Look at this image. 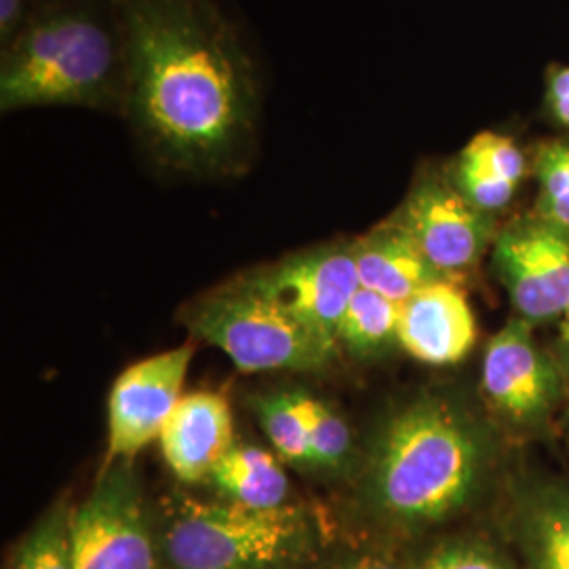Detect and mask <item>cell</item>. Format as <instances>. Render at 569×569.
<instances>
[{
	"label": "cell",
	"mask_w": 569,
	"mask_h": 569,
	"mask_svg": "<svg viewBox=\"0 0 569 569\" xmlns=\"http://www.w3.org/2000/svg\"><path fill=\"white\" fill-rule=\"evenodd\" d=\"M549 103L555 119L569 127V68L552 74L549 84Z\"/></svg>",
	"instance_id": "cell-26"
},
{
	"label": "cell",
	"mask_w": 569,
	"mask_h": 569,
	"mask_svg": "<svg viewBox=\"0 0 569 569\" xmlns=\"http://www.w3.org/2000/svg\"><path fill=\"white\" fill-rule=\"evenodd\" d=\"M302 401L305 392H272L258 397L253 409L268 441L284 462L310 467V441Z\"/></svg>",
	"instance_id": "cell-18"
},
{
	"label": "cell",
	"mask_w": 569,
	"mask_h": 569,
	"mask_svg": "<svg viewBox=\"0 0 569 569\" xmlns=\"http://www.w3.org/2000/svg\"><path fill=\"white\" fill-rule=\"evenodd\" d=\"M416 569H515L498 552L468 540L446 542L428 550Z\"/></svg>",
	"instance_id": "cell-24"
},
{
	"label": "cell",
	"mask_w": 569,
	"mask_h": 569,
	"mask_svg": "<svg viewBox=\"0 0 569 569\" xmlns=\"http://www.w3.org/2000/svg\"><path fill=\"white\" fill-rule=\"evenodd\" d=\"M70 523L72 509L56 505L21 540L13 569H77Z\"/></svg>",
	"instance_id": "cell-19"
},
{
	"label": "cell",
	"mask_w": 569,
	"mask_h": 569,
	"mask_svg": "<svg viewBox=\"0 0 569 569\" xmlns=\"http://www.w3.org/2000/svg\"><path fill=\"white\" fill-rule=\"evenodd\" d=\"M477 342V321L465 291L451 279L427 284L401 305L399 345L428 366H451Z\"/></svg>",
	"instance_id": "cell-11"
},
{
	"label": "cell",
	"mask_w": 569,
	"mask_h": 569,
	"mask_svg": "<svg viewBox=\"0 0 569 569\" xmlns=\"http://www.w3.org/2000/svg\"><path fill=\"white\" fill-rule=\"evenodd\" d=\"M331 569H401L388 561L387 557L376 552H352L345 555L340 561L333 563Z\"/></svg>",
	"instance_id": "cell-27"
},
{
	"label": "cell",
	"mask_w": 569,
	"mask_h": 569,
	"mask_svg": "<svg viewBox=\"0 0 569 569\" xmlns=\"http://www.w3.org/2000/svg\"><path fill=\"white\" fill-rule=\"evenodd\" d=\"M218 496L249 509H279L287 505L289 479L281 462L262 448L232 446L209 475Z\"/></svg>",
	"instance_id": "cell-15"
},
{
	"label": "cell",
	"mask_w": 569,
	"mask_h": 569,
	"mask_svg": "<svg viewBox=\"0 0 569 569\" xmlns=\"http://www.w3.org/2000/svg\"><path fill=\"white\" fill-rule=\"evenodd\" d=\"M302 403L310 441V467L326 470L345 467L352 448V437L342 416L310 395H305Z\"/></svg>",
	"instance_id": "cell-20"
},
{
	"label": "cell",
	"mask_w": 569,
	"mask_h": 569,
	"mask_svg": "<svg viewBox=\"0 0 569 569\" xmlns=\"http://www.w3.org/2000/svg\"><path fill=\"white\" fill-rule=\"evenodd\" d=\"M361 287L403 305L427 284L449 279L430 264L420 247L395 220L352 241Z\"/></svg>",
	"instance_id": "cell-14"
},
{
	"label": "cell",
	"mask_w": 569,
	"mask_h": 569,
	"mask_svg": "<svg viewBox=\"0 0 569 569\" xmlns=\"http://www.w3.org/2000/svg\"><path fill=\"white\" fill-rule=\"evenodd\" d=\"M481 446L467 420L439 401L397 413L373 451L369 498L403 526H430L467 505L481 472Z\"/></svg>",
	"instance_id": "cell-3"
},
{
	"label": "cell",
	"mask_w": 569,
	"mask_h": 569,
	"mask_svg": "<svg viewBox=\"0 0 569 569\" xmlns=\"http://www.w3.org/2000/svg\"><path fill=\"white\" fill-rule=\"evenodd\" d=\"M188 326L243 373L317 371L338 352L244 277L194 306Z\"/></svg>",
	"instance_id": "cell-5"
},
{
	"label": "cell",
	"mask_w": 569,
	"mask_h": 569,
	"mask_svg": "<svg viewBox=\"0 0 569 569\" xmlns=\"http://www.w3.org/2000/svg\"><path fill=\"white\" fill-rule=\"evenodd\" d=\"M561 342L569 348V305L563 310V323H561Z\"/></svg>",
	"instance_id": "cell-28"
},
{
	"label": "cell",
	"mask_w": 569,
	"mask_h": 569,
	"mask_svg": "<svg viewBox=\"0 0 569 569\" xmlns=\"http://www.w3.org/2000/svg\"><path fill=\"white\" fill-rule=\"evenodd\" d=\"M496 262L512 305L531 321L569 305V230L545 224L510 228L496 244Z\"/></svg>",
	"instance_id": "cell-10"
},
{
	"label": "cell",
	"mask_w": 569,
	"mask_h": 569,
	"mask_svg": "<svg viewBox=\"0 0 569 569\" xmlns=\"http://www.w3.org/2000/svg\"><path fill=\"white\" fill-rule=\"evenodd\" d=\"M401 305L359 287L346 310L338 331V346L359 359L376 357L392 342H399Z\"/></svg>",
	"instance_id": "cell-17"
},
{
	"label": "cell",
	"mask_w": 569,
	"mask_h": 569,
	"mask_svg": "<svg viewBox=\"0 0 569 569\" xmlns=\"http://www.w3.org/2000/svg\"><path fill=\"white\" fill-rule=\"evenodd\" d=\"M392 220L449 279L477 264L491 232L488 213L470 203L453 182L437 176L416 183Z\"/></svg>",
	"instance_id": "cell-9"
},
{
	"label": "cell",
	"mask_w": 569,
	"mask_h": 569,
	"mask_svg": "<svg viewBox=\"0 0 569 569\" xmlns=\"http://www.w3.org/2000/svg\"><path fill=\"white\" fill-rule=\"evenodd\" d=\"M121 18L129 93L124 121L169 171L232 176L260 142V70L216 0H112Z\"/></svg>",
	"instance_id": "cell-1"
},
{
	"label": "cell",
	"mask_w": 569,
	"mask_h": 569,
	"mask_svg": "<svg viewBox=\"0 0 569 569\" xmlns=\"http://www.w3.org/2000/svg\"><path fill=\"white\" fill-rule=\"evenodd\" d=\"M538 180L547 220L569 230V142L542 148L538 157Z\"/></svg>",
	"instance_id": "cell-21"
},
{
	"label": "cell",
	"mask_w": 569,
	"mask_h": 569,
	"mask_svg": "<svg viewBox=\"0 0 569 569\" xmlns=\"http://www.w3.org/2000/svg\"><path fill=\"white\" fill-rule=\"evenodd\" d=\"M453 186L470 203L486 213L507 207L517 190V186L493 176L481 164L472 163L465 157H458V163L453 169Z\"/></svg>",
	"instance_id": "cell-23"
},
{
	"label": "cell",
	"mask_w": 569,
	"mask_h": 569,
	"mask_svg": "<svg viewBox=\"0 0 569 569\" xmlns=\"http://www.w3.org/2000/svg\"><path fill=\"white\" fill-rule=\"evenodd\" d=\"M315 547L305 509H249L176 493L164 505L161 549L173 569H287Z\"/></svg>",
	"instance_id": "cell-4"
},
{
	"label": "cell",
	"mask_w": 569,
	"mask_h": 569,
	"mask_svg": "<svg viewBox=\"0 0 569 569\" xmlns=\"http://www.w3.org/2000/svg\"><path fill=\"white\" fill-rule=\"evenodd\" d=\"M194 357L192 345L178 346L127 367L108 397V446L103 467L133 462L182 399L183 380Z\"/></svg>",
	"instance_id": "cell-8"
},
{
	"label": "cell",
	"mask_w": 569,
	"mask_h": 569,
	"mask_svg": "<svg viewBox=\"0 0 569 569\" xmlns=\"http://www.w3.org/2000/svg\"><path fill=\"white\" fill-rule=\"evenodd\" d=\"M460 157H465L472 163L481 164L483 169L491 171L493 176L507 180L512 186H519L526 176V159L523 152L517 148L507 136L481 131L462 148Z\"/></svg>",
	"instance_id": "cell-22"
},
{
	"label": "cell",
	"mask_w": 569,
	"mask_h": 569,
	"mask_svg": "<svg viewBox=\"0 0 569 569\" xmlns=\"http://www.w3.org/2000/svg\"><path fill=\"white\" fill-rule=\"evenodd\" d=\"M53 0H0V49L26 32Z\"/></svg>",
	"instance_id": "cell-25"
},
{
	"label": "cell",
	"mask_w": 569,
	"mask_h": 569,
	"mask_svg": "<svg viewBox=\"0 0 569 569\" xmlns=\"http://www.w3.org/2000/svg\"><path fill=\"white\" fill-rule=\"evenodd\" d=\"M244 279L333 348H338L348 305L361 287L352 241L308 247L244 274Z\"/></svg>",
	"instance_id": "cell-7"
},
{
	"label": "cell",
	"mask_w": 569,
	"mask_h": 569,
	"mask_svg": "<svg viewBox=\"0 0 569 569\" xmlns=\"http://www.w3.org/2000/svg\"><path fill=\"white\" fill-rule=\"evenodd\" d=\"M483 387L493 406L517 420L533 418L549 407L555 376L533 345L528 326L512 323L491 338L483 363Z\"/></svg>",
	"instance_id": "cell-13"
},
{
	"label": "cell",
	"mask_w": 569,
	"mask_h": 569,
	"mask_svg": "<svg viewBox=\"0 0 569 569\" xmlns=\"http://www.w3.org/2000/svg\"><path fill=\"white\" fill-rule=\"evenodd\" d=\"M232 446L230 403L211 390L183 395L161 432L164 462L188 486L209 479Z\"/></svg>",
	"instance_id": "cell-12"
},
{
	"label": "cell",
	"mask_w": 569,
	"mask_h": 569,
	"mask_svg": "<svg viewBox=\"0 0 569 569\" xmlns=\"http://www.w3.org/2000/svg\"><path fill=\"white\" fill-rule=\"evenodd\" d=\"M519 536L529 569H569V493L536 498L523 512Z\"/></svg>",
	"instance_id": "cell-16"
},
{
	"label": "cell",
	"mask_w": 569,
	"mask_h": 569,
	"mask_svg": "<svg viewBox=\"0 0 569 569\" xmlns=\"http://www.w3.org/2000/svg\"><path fill=\"white\" fill-rule=\"evenodd\" d=\"M70 528L77 569H159L157 533L133 462L102 470L96 488L72 509Z\"/></svg>",
	"instance_id": "cell-6"
},
{
	"label": "cell",
	"mask_w": 569,
	"mask_h": 569,
	"mask_svg": "<svg viewBox=\"0 0 569 569\" xmlns=\"http://www.w3.org/2000/svg\"><path fill=\"white\" fill-rule=\"evenodd\" d=\"M129 63L112 0H53L0 49V112L82 108L124 119Z\"/></svg>",
	"instance_id": "cell-2"
}]
</instances>
